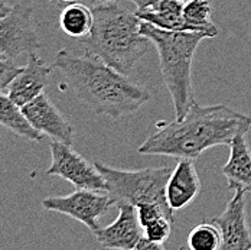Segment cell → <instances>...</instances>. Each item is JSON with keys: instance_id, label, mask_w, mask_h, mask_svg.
<instances>
[{"instance_id": "cell-1", "label": "cell", "mask_w": 251, "mask_h": 250, "mask_svg": "<svg viewBox=\"0 0 251 250\" xmlns=\"http://www.w3.org/2000/svg\"><path fill=\"white\" fill-rule=\"evenodd\" d=\"M52 67L85 106L113 120L136 113L151 99L146 85L110 67L88 51L75 55L68 50H59L53 56Z\"/></svg>"}, {"instance_id": "cell-2", "label": "cell", "mask_w": 251, "mask_h": 250, "mask_svg": "<svg viewBox=\"0 0 251 250\" xmlns=\"http://www.w3.org/2000/svg\"><path fill=\"white\" fill-rule=\"evenodd\" d=\"M250 127L251 117L228 106H201L194 101L185 117L160 126L143 142L139 153L197 159L209 148L229 145Z\"/></svg>"}, {"instance_id": "cell-3", "label": "cell", "mask_w": 251, "mask_h": 250, "mask_svg": "<svg viewBox=\"0 0 251 250\" xmlns=\"http://www.w3.org/2000/svg\"><path fill=\"white\" fill-rule=\"evenodd\" d=\"M91 33L81 39L85 51L126 75L151 48V41L142 33V19L119 3L93 7Z\"/></svg>"}, {"instance_id": "cell-4", "label": "cell", "mask_w": 251, "mask_h": 250, "mask_svg": "<svg viewBox=\"0 0 251 250\" xmlns=\"http://www.w3.org/2000/svg\"><path fill=\"white\" fill-rule=\"evenodd\" d=\"M140 30L159 54L160 71L172 97L176 119H182L195 101L192 88L194 55L202 41L212 36L206 32L166 30L145 21H142Z\"/></svg>"}, {"instance_id": "cell-5", "label": "cell", "mask_w": 251, "mask_h": 250, "mask_svg": "<svg viewBox=\"0 0 251 250\" xmlns=\"http://www.w3.org/2000/svg\"><path fill=\"white\" fill-rule=\"evenodd\" d=\"M94 165L107 182V193L117 202H128L134 207L151 202L174 210L166 198V185L172 172L168 167L126 171L99 161Z\"/></svg>"}, {"instance_id": "cell-6", "label": "cell", "mask_w": 251, "mask_h": 250, "mask_svg": "<svg viewBox=\"0 0 251 250\" xmlns=\"http://www.w3.org/2000/svg\"><path fill=\"white\" fill-rule=\"evenodd\" d=\"M104 193L76 188V191L70 195L47 197L41 201V205L48 211L59 213L78 220L79 223L87 225L93 233H96L100 228L99 219L102 217L114 204H117V201L110 194Z\"/></svg>"}, {"instance_id": "cell-7", "label": "cell", "mask_w": 251, "mask_h": 250, "mask_svg": "<svg viewBox=\"0 0 251 250\" xmlns=\"http://www.w3.org/2000/svg\"><path fill=\"white\" fill-rule=\"evenodd\" d=\"M33 7L15 4L0 18V56L15 59L22 54H32L41 48V39L33 21Z\"/></svg>"}, {"instance_id": "cell-8", "label": "cell", "mask_w": 251, "mask_h": 250, "mask_svg": "<svg viewBox=\"0 0 251 250\" xmlns=\"http://www.w3.org/2000/svg\"><path fill=\"white\" fill-rule=\"evenodd\" d=\"M50 148V165L47 175L64 178L75 188L107 193V182L97 167L73 149V145L53 140Z\"/></svg>"}, {"instance_id": "cell-9", "label": "cell", "mask_w": 251, "mask_h": 250, "mask_svg": "<svg viewBox=\"0 0 251 250\" xmlns=\"http://www.w3.org/2000/svg\"><path fill=\"white\" fill-rule=\"evenodd\" d=\"M211 223L221 231L224 250H251V231L246 214V193L237 190L228 201L221 216L214 217Z\"/></svg>"}, {"instance_id": "cell-10", "label": "cell", "mask_w": 251, "mask_h": 250, "mask_svg": "<svg viewBox=\"0 0 251 250\" xmlns=\"http://www.w3.org/2000/svg\"><path fill=\"white\" fill-rule=\"evenodd\" d=\"M119 216L114 223L100 227L94 236L104 249L136 250L139 240L143 237L137 208L128 202H117Z\"/></svg>"}, {"instance_id": "cell-11", "label": "cell", "mask_w": 251, "mask_h": 250, "mask_svg": "<svg viewBox=\"0 0 251 250\" xmlns=\"http://www.w3.org/2000/svg\"><path fill=\"white\" fill-rule=\"evenodd\" d=\"M22 110L30 125L36 130L44 135H48L53 140L73 145L74 127L45 93H41L38 97L29 101L22 107Z\"/></svg>"}, {"instance_id": "cell-12", "label": "cell", "mask_w": 251, "mask_h": 250, "mask_svg": "<svg viewBox=\"0 0 251 250\" xmlns=\"http://www.w3.org/2000/svg\"><path fill=\"white\" fill-rule=\"evenodd\" d=\"M53 67L48 65L35 52L27 54V62L22 71L9 84V97L24 107L29 101L44 93Z\"/></svg>"}, {"instance_id": "cell-13", "label": "cell", "mask_w": 251, "mask_h": 250, "mask_svg": "<svg viewBox=\"0 0 251 250\" xmlns=\"http://www.w3.org/2000/svg\"><path fill=\"white\" fill-rule=\"evenodd\" d=\"M201 191V179L198 176L194 159L182 158L171 172L166 185V198L174 210L189 205Z\"/></svg>"}, {"instance_id": "cell-14", "label": "cell", "mask_w": 251, "mask_h": 250, "mask_svg": "<svg viewBox=\"0 0 251 250\" xmlns=\"http://www.w3.org/2000/svg\"><path fill=\"white\" fill-rule=\"evenodd\" d=\"M229 158L223 167L228 190L251 193V149L246 140V135H238L229 143Z\"/></svg>"}, {"instance_id": "cell-15", "label": "cell", "mask_w": 251, "mask_h": 250, "mask_svg": "<svg viewBox=\"0 0 251 250\" xmlns=\"http://www.w3.org/2000/svg\"><path fill=\"white\" fill-rule=\"evenodd\" d=\"M186 0H160L149 9L136 10V15L151 25L166 30H192L200 32L191 25L183 15Z\"/></svg>"}, {"instance_id": "cell-16", "label": "cell", "mask_w": 251, "mask_h": 250, "mask_svg": "<svg viewBox=\"0 0 251 250\" xmlns=\"http://www.w3.org/2000/svg\"><path fill=\"white\" fill-rule=\"evenodd\" d=\"M0 126L6 127L16 136H21L30 142H41L44 139V133H41L30 125L22 107L12 100L9 94L6 96L1 91H0Z\"/></svg>"}, {"instance_id": "cell-17", "label": "cell", "mask_w": 251, "mask_h": 250, "mask_svg": "<svg viewBox=\"0 0 251 250\" xmlns=\"http://www.w3.org/2000/svg\"><path fill=\"white\" fill-rule=\"evenodd\" d=\"M94 25V13L90 6L82 1L65 4L59 15V26L65 35L84 39L91 33Z\"/></svg>"}, {"instance_id": "cell-18", "label": "cell", "mask_w": 251, "mask_h": 250, "mask_svg": "<svg viewBox=\"0 0 251 250\" xmlns=\"http://www.w3.org/2000/svg\"><path fill=\"white\" fill-rule=\"evenodd\" d=\"M185 19L200 32H206L212 38L218 35V28L212 24V4L209 0H186L183 6Z\"/></svg>"}, {"instance_id": "cell-19", "label": "cell", "mask_w": 251, "mask_h": 250, "mask_svg": "<svg viewBox=\"0 0 251 250\" xmlns=\"http://www.w3.org/2000/svg\"><path fill=\"white\" fill-rule=\"evenodd\" d=\"M221 245V231L214 223L195 225L188 236V248L191 250H218Z\"/></svg>"}, {"instance_id": "cell-20", "label": "cell", "mask_w": 251, "mask_h": 250, "mask_svg": "<svg viewBox=\"0 0 251 250\" xmlns=\"http://www.w3.org/2000/svg\"><path fill=\"white\" fill-rule=\"evenodd\" d=\"M172 224L174 223L171 220L165 219V217L156 219V220H153L149 224H146L143 227V234L151 242L163 245L169 239V236H171Z\"/></svg>"}, {"instance_id": "cell-21", "label": "cell", "mask_w": 251, "mask_h": 250, "mask_svg": "<svg viewBox=\"0 0 251 250\" xmlns=\"http://www.w3.org/2000/svg\"><path fill=\"white\" fill-rule=\"evenodd\" d=\"M21 71L22 68L15 65L12 59H6L0 56V90L9 87V84Z\"/></svg>"}, {"instance_id": "cell-22", "label": "cell", "mask_w": 251, "mask_h": 250, "mask_svg": "<svg viewBox=\"0 0 251 250\" xmlns=\"http://www.w3.org/2000/svg\"><path fill=\"white\" fill-rule=\"evenodd\" d=\"M163 249H165V246H163V245L151 242V240H149L145 234H143V237L139 240V243H137V246H136V250H163Z\"/></svg>"}, {"instance_id": "cell-23", "label": "cell", "mask_w": 251, "mask_h": 250, "mask_svg": "<svg viewBox=\"0 0 251 250\" xmlns=\"http://www.w3.org/2000/svg\"><path fill=\"white\" fill-rule=\"evenodd\" d=\"M130 1H133L136 4V7H137L136 10H145V9L151 7L153 4H156L160 0H130Z\"/></svg>"}, {"instance_id": "cell-24", "label": "cell", "mask_w": 251, "mask_h": 250, "mask_svg": "<svg viewBox=\"0 0 251 250\" xmlns=\"http://www.w3.org/2000/svg\"><path fill=\"white\" fill-rule=\"evenodd\" d=\"M82 3H85L90 7H97L102 4H110V3H119L120 0H81Z\"/></svg>"}, {"instance_id": "cell-25", "label": "cell", "mask_w": 251, "mask_h": 250, "mask_svg": "<svg viewBox=\"0 0 251 250\" xmlns=\"http://www.w3.org/2000/svg\"><path fill=\"white\" fill-rule=\"evenodd\" d=\"M12 7H13V6H10V4L7 3V0H0V18L6 16V15L12 10Z\"/></svg>"}, {"instance_id": "cell-26", "label": "cell", "mask_w": 251, "mask_h": 250, "mask_svg": "<svg viewBox=\"0 0 251 250\" xmlns=\"http://www.w3.org/2000/svg\"><path fill=\"white\" fill-rule=\"evenodd\" d=\"M58 3H61V4H70V3H75V1H81V0H56Z\"/></svg>"}]
</instances>
